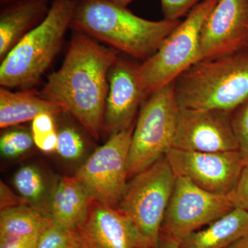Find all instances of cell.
Returning a JSON list of instances; mask_svg holds the SVG:
<instances>
[{"label": "cell", "mask_w": 248, "mask_h": 248, "mask_svg": "<svg viewBox=\"0 0 248 248\" xmlns=\"http://www.w3.org/2000/svg\"><path fill=\"white\" fill-rule=\"evenodd\" d=\"M118 54L79 32L72 38L61 67L49 76L40 93L74 116L96 140L104 130L109 71Z\"/></svg>", "instance_id": "cell-1"}, {"label": "cell", "mask_w": 248, "mask_h": 248, "mask_svg": "<svg viewBox=\"0 0 248 248\" xmlns=\"http://www.w3.org/2000/svg\"><path fill=\"white\" fill-rule=\"evenodd\" d=\"M180 22L148 20L108 0H81L77 4L71 27L119 52L144 61Z\"/></svg>", "instance_id": "cell-2"}, {"label": "cell", "mask_w": 248, "mask_h": 248, "mask_svg": "<svg viewBox=\"0 0 248 248\" xmlns=\"http://www.w3.org/2000/svg\"><path fill=\"white\" fill-rule=\"evenodd\" d=\"M174 89L180 108L234 112L248 99V50L197 62Z\"/></svg>", "instance_id": "cell-3"}, {"label": "cell", "mask_w": 248, "mask_h": 248, "mask_svg": "<svg viewBox=\"0 0 248 248\" xmlns=\"http://www.w3.org/2000/svg\"><path fill=\"white\" fill-rule=\"evenodd\" d=\"M78 2L53 1L45 19L3 59L0 66L1 87L27 88L38 83L61 48Z\"/></svg>", "instance_id": "cell-4"}, {"label": "cell", "mask_w": 248, "mask_h": 248, "mask_svg": "<svg viewBox=\"0 0 248 248\" xmlns=\"http://www.w3.org/2000/svg\"><path fill=\"white\" fill-rule=\"evenodd\" d=\"M166 156L134 176L117 209L133 228L138 248H155L176 182Z\"/></svg>", "instance_id": "cell-5"}, {"label": "cell", "mask_w": 248, "mask_h": 248, "mask_svg": "<svg viewBox=\"0 0 248 248\" xmlns=\"http://www.w3.org/2000/svg\"><path fill=\"white\" fill-rule=\"evenodd\" d=\"M218 1L204 0L196 6L152 56L136 65L137 78L147 97L175 81L200 61L201 31Z\"/></svg>", "instance_id": "cell-6"}, {"label": "cell", "mask_w": 248, "mask_h": 248, "mask_svg": "<svg viewBox=\"0 0 248 248\" xmlns=\"http://www.w3.org/2000/svg\"><path fill=\"white\" fill-rule=\"evenodd\" d=\"M179 110L174 81L143 103L132 136L129 177L149 168L172 148Z\"/></svg>", "instance_id": "cell-7"}, {"label": "cell", "mask_w": 248, "mask_h": 248, "mask_svg": "<svg viewBox=\"0 0 248 248\" xmlns=\"http://www.w3.org/2000/svg\"><path fill=\"white\" fill-rule=\"evenodd\" d=\"M135 126L111 135L78 170L75 177L93 200L117 208L128 183L129 155Z\"/></svg>", "instance_id": "cell-8"}, {"label": "cell", "mask_w": 248, "mask_h": 248, "mask_svg": "<svg viewBox=\"0 0 248 248\" xmlns=\"http://www.w3.org/2000/svg\"><path fill=\"white\" fill-rule=\"evenodd\" d=\"M234 208L228 196L212 193L186 178L177 177L161 234L180 244Z\"/></svg>", "instance_id": "cell-9"}, {"label": "cell", "mask_w": 248, "mask_h": 248, "mask_svg": "<svg viewBox=\"0 0 248 248\" xmlns=\"http://www.w3.org/2000/svg\"><path fill=\"white\" fill-rule=\"evenodd\" d=\"M165 156L176 177L220 195L231 192L245 166L239 151L205 153L171 148Z\"/></svg>", "instance_id": "cell-10"}, {"label": "cell", "mask_w": 248, "mask_h": 248, "mask_svg": "<svg viewBox=\"0 0 248 248\" xmlns=\"http://www.w3.org/2000/svg\"><path fill=\"white\" fill-rule=\"evenodd\" d=\"M172 148L205 153L239 151L232 112L180 108Z\"/></svg>", "instance_id": "cell-11"}, {"label": "cell", "mask_w": 248, "mask_h": 248, "mask_svg": "<svg viewBox=\"0 0 248 248\" xmlns=\"http://www.w3.org/2000/svg\"><path fill=\"white\" fill-rule=\"evenodd\" d=\"M248 50V0H218L201 31V60Z\"/></svg>", "instance_id": "cell-12"}, {"label": "cell", "mask_w": 248, "mask_h": 248, "mask_svg": "<svg viewBox=\"0 0 248 248\" xmlns=\"http://www.w3.org/2000/svg\"><path fill=\"white\" fill-rule=\"evenodd\" d=\"M135 66L118 58L109 71L104 130L110 136L133 125L139 108L147 97L139 83Z\"/></svg>", "instance_id": "cell-13"}, {"label": "cell", "mask_w": 248, "mask_h": 248, "mask_svg": "<svg viewBox=\"0 0 248 248\" xmlns=\"http://www.w3.org/2000/svg\"><path fill=\"white\" fill-rule=\"evenodd\" d=\"M76 248H138L130 222L117 208L93 200L76 228Z\"/></svg>", "instance_id": "cell-14"}, {"label": "cell", "mask_w": 248, "mask_h": 248, "mask_svg": "<svg viewBox=\"0 0 248 248\" xmlns=\"http://www.w3.org/2000/svg\"><path fill=\"white\" fill-rule=\"evenodd\" d=\"M0 16V60L48 14V0H17Z\"/></svg>", "instance_id": "cell-15"}, {"label": "cell", "mask_w": 248, "mask_h": 248, "mask_svg": "<svg viewBox=\"0 0 248 248\" xmlns=\"http://www.w3.org/2000/svg\"><path fill=\"white\" fill-rule=\"evenodd\" d=\"M94 200L76 177H63L50 195L47 215L55 224L73 229L86 216Z\"/></svg>", "instance_id": "cell-16"}, {"label": "cell", "mask_w": 248, "mask_h": 248, "mask_svg": "<svg viewBox=\"0 0 248 248\" xmlns=\"http://www.w3.org/2000/svg\"><path fill=\"white\" fill-rule=\"evenodd\" d=\"M248 233V212L234 208L179 245L180 248H228Z\"/></svg>", "instance_id": "cell-17"}, {"label": "cell", "mask_w": 248, "mask_h": 248, "mask_svg": "<svg viewBox=\"0 0 248 248\" xmlns=\"http://www.w3.org/2000/svg\"><path fill=\"white\" fill-rule=\"evenodd\" d=\"M63 112L56 104L41 97L40 93L27 91L14 93L0 89V128H6L31 121L42 113L58 115Z\"/></svg>", "instance_id": "cell-18"}, {"label": "cell", "mask_w": 248, "mask_h": 248, "mask_svg": "<svg viewBox=\"0 0 248 248\" xmlns=\"http://www.w3.org/2000/svg\"><path fill=\"white\" fill-rule=\"evenodd\" d=\"M52 223L45 211L29 205L5 209L0 213V238L40 236Z\"/></svg>", "instance_id": "cell-19"}, {"label": "cell", "mask_w": 248, "mask_h": 248, "mask_svg": "<svg viewBox=\"0 0 248 248\" xmlns=\"http://www.w3.org/2000/svg\"><path fill=\"white\" fill-rule=\"evenodd\" d=\"M14 183L17 192L29 203H37L45 194L43 177L33 166L21 168L15 174Z\"/></svg>", "instance_id": "cell-20"}, {"label": "cell", "mask_w": 248, "mask_h": 248, "mask_svg": "<svg viewBox=\"0 0 248 248\" xmlns=\"http://www.w3.org/2000/svg\"><path fill=\"white\" fill-rule=\"evenodd\" d=\"M31 133L34 143L41 151L48 154L56 151L58 132L53 114L42 113L36 117L32 121Z\"/></svg>", "instance_id": "cell-21"}, {"label": "cell", "mask_w": 248, "mask_h": 248, "mask_svg": "<svg viewBox=\"0 0 248 248\" xmlns=\"http://www.w3.org/2000/svg\"><path fill=\"white\" fill-rule=\"evenodd\" d=\"M34 143L32 134L25 130H12L3 134L0 139L1 156L7 159L17 157L27 153Z\"/></svg>", "instance_id": "cell-22"}, {"label": "cell", "mask_w": 248, "mask_h": 248, "mask_svg": "<svg viewBox=\"0 0 248 248\" xmlns=\"http://www.w3.org/2000/svg\"><path fill=\"white\" fill-rule=\"evenodd\" d=\"M84 142L76 129L67 126L58 132L56 152L62 159L76 161L84 154Z\"/></svg>", "instance_id": "cell-23"}, {"label": "cell", "mask_w": 248, "mask_h": 248, "mask_svg": "<svg viewBox=\"0 0 248 248\" xmlns=\"http://www.w3.org/2000/svg\"><path fill=\"white\" fill-rule=\"evenodd\" d=\"M36 248H76V229L52 223L40 235Z\"/></svg>", "instance_id": "cell-24"}, {"label": "cell", "mask_w": 248, "mask_h": 248, "mask_svg": "<svg viewBox=\"0 0 248 248\" xmlns=\"http://www.w3.org/2000/svg\"><path fill=\"white\" fill-rule=\"evenodd\" d=\"M232 125L246 166L248 164V99L232 112Z\"/></svg>", "instance_id": "cell-25"}, {"label": "cell", "mask_w": 248, "mask_h": 248, "mask_svg": "<svg viewBox=\"0 0 248 248\" xmlns=\"http://www.w3.org/2000/svg\"><path fill=\"white\" fill-rule=\"evenodd\" d=\"M164 19L179 20L204 0H160Z\"/></svg>", "instance_id": "cell-26"}, {"label": "cell", "mask_w": 248, "mask_h": 248, "mask_svg": "<svg viewBox=\"0 0 248 248\" xmlns=\"http://www.w3.org/2000/svg\"><path fill=\"white\" fill-rule=\"evenodd\" d=\"M227 196L234 208L248 212V164L244 166L234 187Z\"/></svg>", "instance_id": "cell-27"}, {"label": "cell", "mask_w": 248, "mask_h": 248, "mask_svg": "<svg viewBox=\"0 0 248 248\" xmlns=\"http://www.w3.org/2000/svg\"><path fill=\"white\" fill-rule=\"evenodd\" d=\"M27 203H29V202L27 200L15 195L4 183L1 182L0 184V209L1 210L14 208L19 205H29Z\"/></svg>", "instance_id": "cell-28"}, {"label": "cell", "mask_w": 248, "mask_h": 248, "mask_svg": "<svg viewBox=\"0 0 248 248\" xmlns=\"http://www.w3.org/2000/svg\"><path fill=\"white\" fill-rule=\"evenodd\" d=\"M40 236L0 238V248H36Z\"/></svg>", "instance_id": "cell-29"}, {"label": "cell", "mask_w": 248, "mask_h": 248, "mask_svg": "<svg viewBox=\"0 0 248 248\" xmlns=\"http://www.w3.org/2000/svg\"><path fill=\"white\" fill-rule=\"evenodd\" d=\"M155 248H180V245L175 240L161 234L159 243Z\"/></svg>", "instance_id": "cell-30"}, {"label": "cell", "mask_w": 248, "mask_h": 248, "mask_svg": "<svg viewBox=\"0 0 248 248\" xmlns=\"http://www.w3.org/2000/svg\"><path fill=\"white\" fill-rule=\"evenodd\" d=\"M228 248H248V233Z\"/></svg>", "instance_id": "cell-31"}, {"label": "cell", "mask_w": 248, "mask_h": 248, "mask_svg": "<svg viewBox=\"0 0 248 248\" xmlns=\"http://www.w3.org/2000/svg\"><path fill=\"white\" fill-rule=\"evenodd\" d=\"M108 1L114 3V4L120 5V6H124V7H126L129 4L133 2L135 0H108Z\"/></svg>", "instance_id": "cell-32"}, {"label": "cell", "mask_w": 248, "mask_h": 248, "mask_svg": "<svg viewBox=\"0 0 248 248\" xmlns=\"http://www.w3.org/2000/svg\"><path fill=\"white\" fill-rule=\"evenodd\" d=\"M17 1V0H1V4H6V3L12 2V1Z\"/></svg>", "instance_id": "cell-33"}]
</instances>
